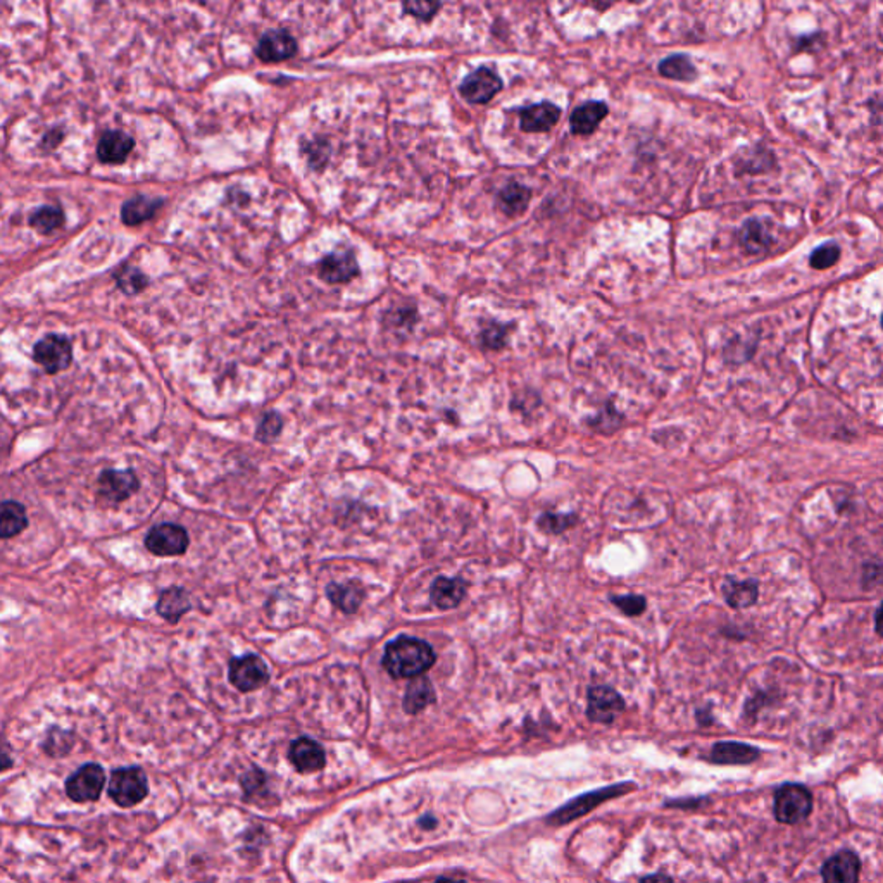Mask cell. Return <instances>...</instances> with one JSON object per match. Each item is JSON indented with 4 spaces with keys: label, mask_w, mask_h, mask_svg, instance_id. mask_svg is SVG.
Returning <instances> with one entry per match:
<instances>
[{
    "label": "cell",
    "mask_w": 883,
    "mask_h": 883,
    "mask_svg": "<svg viewBox=\"0 0 883 883\" xmlns=\"http://www.w3.org/2000/svg\"><path fill=\"white\" fill-rule=\"evenodd\" d=\"M106 786V773L98 765L81 766L68 780L66 794L75 803L97 801Z\"/></svg>",
    "instance_id": "52a82bcc"
},
{
    "label": "cell",
    "mask_w": 883,
    "mask_h": 883,
    "mask_svg": "<svg viewBox=\"0 0 883 883\" xmlns=\"http://www.w3.org/2000/svg\"><path fill=\"white\" fill-rule=\"evenodd\" d=\"M98 499L118 504L128 501L140 489L137 474L132 470H106L97 482Z\"/></svg>",
    "instance_id": "30bf717a"
},
{
    "label": "cell",
    "mask_w": 883,
    "mask_h": 883,
    "mask_svg": "<svg viewBox=\"0 0 883 883\" xmlns=\"http://www.w3.org/2000/svg\"><path fill=\"white\" fill-rule=\"evenodd\" d=\"M813 809V796L805 786L786 784L775 792V818L780 823L805 822Z\"/></svg>",
    "instance_id": "277c9868"
},
{
    "label": "cell",
    "mask_w": 883,
    "mask_h": 883,
    "mask_svg": "<svg viewBox=\"0 0 883 883\" xmlns=\"http://www.w3.org/2000/svg\"><path fill=\"white\" fill-rule=\"evenodd\" d=\"M461 96L472 104H487L502 90V79L491 68H478L461 83Z\"/></svg>",
    "instance_id": "8fae6325"
},
{
    "label": "cell",
    "mask_w": 883,
    "mask_h": 883,
    "mask_svg": "<svg viewBox=\"0 0 883 883\" xmlns=\"http://www.w3.org/2000/svg\"><path fill=\"white\" fill-rule=\"evenodd\" d=\"M466 592H468V584L463 578L440 576L433 582L430 597L437 608L447 611V609L457 608L464 601Z\"/></svg>",
    "instance_id": "d6986e66"
},
{
    "label": "cell",
    "mask_w": 883,
    "mask_h": 883,
    "mask_svg": "<svg viewBox=\"0 0 883 883\" xmlns=\"http://www.w3.org/2000/svg\"><path fill=\"white\" fill-rule=\"evenodd\" d=\"M289 758L300 773H315L327 765L323 747L309 737H300L292 742Z\"/></svg>",
    "instance_id": "2e32d148"
},
{
    "label": "cell",
    "mask_w": 883,
    "mask_h": 883,
    "mask_svg": "<svg viewBox=\"0 0 883 883\" xmlns=\"http://www.w3.org/2000/svg\"><path fill=\"white\" fill-rule=\"evenodd\" d=\"M437 883H464L459 882V880H451V878H440Z\"/></svg>",
    "instance_id": "ee69618b"
},
{
    "label": "cell",
    "mask_w": 883,
    "mask_h": 883,
    "mask_svg": "<svg viewBox=\"0 0 883 883\" xmlns=\"http://www.w3.org/2000/svg\"><path fill=\"white\" fill-rule=\"evenodd\" d=\"M611 604L614 608L620 609L625 616L629 618H635V616H642L648 609V601L644 595H635V593H629V595H611Z\"/></svg>",
    "instance_id": "e575fe53"
},
{
    "label": "cell",
    "mask_w": 883,
    "mask_h": 883,
    "mask_svg": "<svg viewBox=\"0 0 883 883\" xmlns=\"http://www.w3.org/2000/svg\"><path fill=\"white\" fill-rule=\"evenodd\" d=\"M640 883H673L671 878L665 875V873H656V875H648V877H644L642 882Z\"/></svg>",
    "instance_id": "b9f144b4"
},
{
    "label": "cell",
    "mask_w": 883,
    "mask_h": 883,
    "mask_svg": "<svg viewBox=\"0 0 883 883\" xmlns=\"http://www.w3.org/2000/svg\"><path fill=\"white\" fill-rule=\"evenodd\" d=\"M861 861L852 851H841L824 861L822 877L824 883H858Z\"/></svg>",
    "instance_id": "5bb4252c"
},
{
    "label": "cell",
    "mask_w": 883,
    "mask_h": 883,
    "mask_svg": "<svg viewBox=\"0 0 883 883\" xmlns=\"http://www.w3.org/2000/svg\"><path fill=\"white\" fill-rule=\"evenodd\" d=\"M531 190L529 187L510 181L497 196L499 207L508 215V216H520L527 211L530 204Z\"/></svg>",
    "instance_id": "484cf974"
},
{
    "label": "cell",
    "mask_w": 883,
    "mask_h": 883,
    "mask_svg": "<svg viewBox=\"0 0 883 883\" xmlns=\"http://www.w3.org/2000/svg\"><path fill=\"white\" fill-rule=\"evenodd\" d=\"M561 118V109L550 102H538L520 111V124L527 133H544Z\"/></svg>",
    "instance_id": "9a60e30c"
},
{
    "label": "cell",
    "mask_w": 883,
    "mask_h": 883,
    "mask_svg": "<svg viewBox=\"0 0 883 883\" xmlns=\"http://www.w3.org/2000/svg\"><path fill=\"white\" fill-rule=\"evenodd\" d=\"M878 620H880V608L877 609V612H875V630L877 631H880V629H878Z\"/></svg>",
    "instance_id": "7bdbcfd3"
},
{
    "label": "cell",
    "mask_w": 883,
    "mask_h": 883,
    "mask_svg": "<svg viewBox=\"0 0 883 883\" xmlns=\"http://www.w3.org/2000/svg\"><path fill=\"white\" fill-rule=\"evenodd\" d=\"M135 142L130 135L119 130H109L98 140L97 156L106 164H121L133 151Z\"/></svg>",
    "instance_id": "ac0fdd59"
},
{
    "label": "cell",
    "mask_w": 883,
    "mask_h": 883,
    "mask_svg": "<svg viewBox=\"0 0 883 883\" xmlns=\"http://www.w3.org/2000/svg\"><path fill=\"white\" fill-rule=\"evenodd\" d=\"M28 527L24 506L16 501L0 502V538H13Z\"/></svg>",
    "instance_id": "4316f807"
},
{
    "label": "cell",
    "mask_w": 883,
    "mask_h": 883,
    "mask_svg": "<svg viewBox=\"0 0 883 883\" xmlns=\"http://www.w3.org/2000/svg\"><path fill=\"white\" fill-rule=\"evenodd\" d=\"M625 707V699L612 687L593 685L587 692V716L593 723H612Z\"/></svg>",
    "instance_id": "9c48e42d"
},
{
    "label": "cell",
    "mask_w": 883,
    "mask_h": 883,
    "mask_svg": "<svg viewBox=\"0 0 883 883\" xmlns=\"http://www.w3.org/2000/svg\"><path fill=\"white\" fill-rule=\"evenodd\" d=\"M739 240L749 254H759L771 245V238L759 219H747L740 228Z\"/></svg>",
    "instance_id": "83f0119b"
},
{
    "label": "cell",
    "mask_w": 883,
    "mask_h": 883,
    "mask_svg": "<svg viewBox=\"0 0 883 883\" xmlns=\"http://www.w3.org/2000/svg\"><path fill=\"white\" fill-rule=\"evenodd\" d=\"M297 52V41L287 30L266 32L255 47V56L264 62L290 60Z\"/></svg>",
    "instance_id": "4fadbf2b"
},
{
    "label": "cell",
    "mask_w": 883,
    "mask_h": 883,
    "mask_svg": "<svg viewBox=\"0 0 883 883\" xmlns=\"http://www.w3.org/2000/svg\"><path fill=\"white\" fill-rule=\"evenodd\" d=\"M435 688L427 676H416L411 678L409 685L406 688L402 707L408 714H418L423 709L435 703Z\"/></svg>",
    "instance_id": "603a6c76"
},
{
    "label": "cell",
    "mask_w": 883,
    "mask_h": 883,
    "mask_svg": "<svg viewBox=\"0 0 883 883\" xmlns=\"http://www.w3.org/2000/svg\"><path fill=\"white\" fill-rule=\"evenodd\" d=\"M759 754V749L742 742H718L711 749L709 759L716 765H750Z\"/></svg>",
    "instance_id": "44dd1931"
},
{
    "label": "cell",
    "mask_w": 883,
    "mask_h": 883,
    "mask_svg": "<svg viewBox=\"0 0 883 883\" xmlns=\"http://www.w3.org/2000/svg\"><path fill=\"white\" fill-rule=\"evenodd\" d=\"M658 69H659L661 77L675 79V81L690 83V81L697 78V69H695L694 62L684 54H675V56H669L667 60H661L658 64Z\"/></svg>",
    "instance_id": "f1b7e54d"
},
{
    "label": "cell",
    "mask_w": 883,
    "mask_h": 883,
    "mask_svg": "<svg viewBox=\"0 0 883 883\" xmlns=\"http://www.w3.org/2000/svg\"><path fill=\"white\" fill-rule=\"evenodd\" d=\"M327 595L332 601V604L340 611H344L345 614H354L364 601V589L355 582H349V584L334 582L327 587Z\"/></svg>",
    "instance_id": "d4e9b609"
},
{
    "label": "cell",
    "mask_w": 883,
    "mask_h": 883,
    "mask_svg": "<svg viewBox=\"0 0 883 883\" xmlns=\"http://www.w3.org/2000/svg\"><path fill=\"white\" fill-rule=\"evenodd\" d=\"M839 257H841V247L835 242H826L811 253L809 264L813 270H828L839 261Z\"/></svg>",
    "instance_id": "836d02e7"
},
{
    "label": "cell",
    "mask_w": 883,
    "mask_h": 883,
    "mask_svg": "<svg viewBox=\"0 0 883 883\" xmlns=\"http://www.w3.org/2000/svg\"><path fill=\"white\" fill-rule=\"evenodd\" d=\"M621 423H623V414L616 411L612 404H606L593 418L587 419L590 430L602 435H611L620 430Z\"/></svg>",
    "instance_id": "1f68e13d"
},
{
    "label": "cell",
    "mask_w": 883,
    "mask_h": 883,
    "mask_svg": "<svg viewBox=\"0 0 883 883\" xmlns=\"http://www.w3.org/2000/svg\"><path fill=\"white\" fill-rule=\"evenodd\" d=\"M283 428V419L278 412H266L264 418L259 421V427L255 430V438L262 444H270L278 438Z\"/></svg>",
    "instance_id": "d590c367"
},
{
    "label": "cell",
    "mask_w": 883,
    "mask_h": 883,
    "mask_svg": "<svg viewBox=\"0 0 883 883\" xmlns=\"http://www.w3.org/2000/svg\"><path fill=\"white\" fill-rule=\"evenodd\" d=\"M319 276L332 285L351 281L359 273V264L351 249H336L332 254L325 255L317 264Z\"/></svg>",
    "instance_id": "7c38bea8"
},
{
    "label": "cell",
    "mask_w": 883,
    "mask_h": 883,
    "mask_svg": "<svg viewBox=\"0 0 883 883\" xmlns=\"http://www.w3.org/2000/svg\"><path fill=\"white\" fill-rule=\"evenodd\" d=\"M189 544H190V538H189L187 530L179 525H173V523L158 525L149 531V535L145 537V547L159 557L181 556L189 549Z\"/></svg>",
    "instance_id": "ba28073f"
},
{
    "label": "cell",
    "mask_w": 883,
    "mask_h": 883,
    "mask_svg": "<svg viewBox=\"0 0 883 883\" xmlns=\"http://www.w3.org/2000/svg\"><path fill=\"white\" fill-rule=\"evenodd\" d=\"M62 138H64V133H62L60 130H52L51 133H47V135H45V140H43V147H45V149H54V147H58V145H60V142H62Z\"/></svg>",
    "instance_id": "60d3db41"
},
{
    "label": "cell",
    "mask_w": 883,
    "mask_h": 883,
    "mask_svg": "<svg viewBox=\"0 0 883 883\" xmlns=\"http://www.w3.org/2000/svg\"><path fill=\"white\" fill-rule=\"evenodd\" d=\"M480 340L487 349H492V351L502 349L506 345V340H508V327L499 325V323H491L482 330Z\"/></svg>",
    "instance_id": "8d00e7d4"
},
{
    "label": "cell",
    "mask_w": 883,
    "mask_h": 883,
    "mask_svg": "<svg viewBox=\"0 0 883 883\" xmlns=\"http://www.w3.org/2000/svg\"><path fill=\"white\" fill-rule=\"evenodd\" d=\"M442 7V4L438 2H408L402 5L404 13H408L412 18H418V20L428 21L432 20L433 16L437 14V11Z\"/></svg>",
    "instance_id": "74e56055"
},
{
    "label": "cell",
    "mask_w": 883,
    "mask_h": 883,
    "mask_svg": "<svg viewBox=\"0 0 883 883\" xmlns=\"http://www.w3.org/2000/svg\"><path fill=\"white\" fill-rule=\"evenodd\" d=\"M580 521L576 512H554L547 510L542 512L537 520L538 530L547 533V535H563L569 529L576 527Z\"/></svg>",
    "instance_id": "f546056e"
},
{
    "label": "cell",
    "mask_w": 883,
    "mask_h": 883,
    "mask_svg": "<svg viewBox=\"0 0 883 883\" xmlns=\"http://www.w3.org/2000/svg\"><path fill=\"white\" fill-rule=\"evenodd\" d=\"M33 359L49 374L60 373L73 361V345L64 335H47L37 342Z\"/></svg>",
    "instance_id": "5b68a950"
},
{
    "label": "cell",
    "mask_w": 883,
    "mask_h": 883,
    "mask_svg": "<svg viewBox=\"0 0 883 883\" xmlns=\"http://www.w3.org/2000/svg\"><path fill=\"white\" fill-rule=\"evenodd\" d=\"M162 200L158 197L137 196L126 200L121 207V219L128 226L140 225L151 217L156 216Z\"/></svg>",
    "instance_id": "cb8c5ba5"
},
{
    "label": "cell",
    "mask_w": 883,
    "mask_h": 883,
    "mask_svg": "<svg viewBox=\"0 0 883 883\" xmlns=\"http://www.w3.org/2000/svg\"><path fill=\"white\" fill-rule=\"evenodd\" d=\"M119 289L126 295H135L142 292L149 285V278L137 268L126 266L116 275Z\"/></svg>",
    "instance_id": "d6a6232c"
},
{
    "label": "cell",
    "mask_w": 883,
    "mask_h": 883,
    "mask_svg": "<svg viewBox=\"0 0 883 883\" xmlns=\"http://www.w3.org/2000/svg\"><path fill=\"white\" fill-rule=\"evenodd\" d=\"M30 226L37 230L41 235H49L56 230H60L64 225V213L56 206H45L37 209L30 217Z\"/></svg>",
    "instance_id": "4dcf8cb0"
},
{
    "label": "cell",
    "mask_w": 883,
    "mask_h": 883,
    "mask_svg": "<svg viewBox=\"0 0 883 883\" xmlns=\"http://www.w3.org/2000/svg\"><path fill=\"white\" fill-rule=\"evenodd\" d=\"M722 593L731 609L752 608L759 599V584L756 580L726 578L722 585Z\"/></svg>",
    "instance_id": "ffe728a7"
},
{
    "label": "cell",
    "mask_w": 883,
    "mask_h": 883,
    "mask_svg": "<svg viewBox=\"0 0 883 883\" xmlns=\"http://www.w3.org/2000/svg\"><path fill=\"white\" fill-rule=\"evenodd\" d=\"M228 678L230 684L240 692H253L268 684L270 673L266 663L259 656L247 654L242 658H234L230 661Z\"/></svg>",
    "instance_id": "8992f818"
},
{
    "label": "cell",
    "mask_w": 883,
    "mask_h": 883,
    "mask_svg": "<svg viewBox=\"0 0 883 883\" xmlns=\"http://www.w3.org/2000/svg\"><path fill=\"white\" fill-rule=\"evenodd\" d=\"M13 766V758L9 754V749H7V744L2 740L0 737V771L4 769H9Z\"/></svg>",
    "instance_id": "ab89813d"
},
{
    "label": "cell",
    "mask_w": 883,
    "mask_h": 883,
    "mask_svg": "<svg viewBox=\"0 0 883 883\" xmlns=\"http://www.w3.org/2000/svg\"><path fill=\"white\" fill-rule=\"evenodd\" d=\"M149 794V784L143 769L119 768L115 769L109 780V797L121 807H133L142 803Z\"/></svg>",
    "instance_id": "3957f363"
},
{
    "label": "cell",
    "mask_w": 883,
    "mask_h": 883,
    "mask_svg": "<svg viewBox=\"0 0 883 883\" xmlns=\"http://www.w3.org/2000/svg\"><path fill=\"white\" fill-rule=\"evenodd\" d=\"M882 582V565L880 561H869L863 566V589H875Z\"/></svg>",
    "instance_id": "f35d334b"
},
{
    "label": "cell",
    "mask_w": 883,
    "mask_h": 883,
    "mask_svg": "<svg viewBox=\"0 0 883 883\" xmlns=\"http://www.w3.org/2000/svg\"><path fill=\"white\" fill-rule=\"evenodd\" d=\"M156 609H158L161 618H164L170 623H178L181 620V616L192 609V602H190L187 590H183L181 587H171V589L161 592Z\"/></svg>",
    "instance_id": "7402d4cb"
},
{
    "label": "cell",
    "mask_w": 883,
    "mask_h": 883,
    "mask_svg": "<svg viewBox=\"0 0 883 883\" xmlns=\"http://www.w3.org/2000/svg\"><path fill=\"white\" fill-rule=\"evenodd\" d=\"M633 788H637V786L618 784V786H604V788H599L595 792L584 794V796L573 799L568 805H561L557 811L550 813V816H547V823L556 824V826L571 823L573 820L589 814L590 811L595 809L597 805L606 803L609 799H614L618 796L629 794L630 790H633Z\"/></svg>",
    "instance_id": "7a4b0ae2"
},
{
    "label": "cell",
    "mask_w": 883,
    "mask_h": 883,
    "mask_svg": "<svg viewBox=\"0 0 883 883\" xmlns=\"http://www.w3.org/2000/svg\"><path fill=\"white\" fill-rule=\"evenodd\" d=\"M437 656L432 646L416 637H397L387 644L382 665L395 678H416L425 675L435 665Z\"/></svg>",
    "instance_id": "6da1fadb"
},
{
    "label": "cell",
    "mask_w": 883,
    "mask_h": 883,
    "mask_svg": "<svg viewBox=\"0 0 883 883\" xmlns=\"http://www.w3.org/2000/svg\"><path fill=\"white\" fill-rule=\"evenodd\" d=\"M608 106L601 100H590V102L578 106L569 118L571 132L575 135H580V137L592 135L597 130V126L601 124V121L608 116Z\"/></svg>",
    "instance_id": "e0dca14e"
}]
</instances>
